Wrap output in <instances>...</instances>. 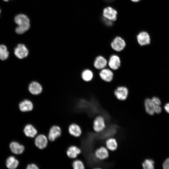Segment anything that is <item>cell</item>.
<instances>
[{
    "label": "cell",
    "instance_id": "obj_27",
    "mask_svg": "<svg viewBox=\"0 0 169 169\" xmlns=\"http://www.w3.org/2000/svg\"><path fill=\"white\" fill-rule=\"evenodd\" d=\"M151 99L155 105H160L161 101L157 97L152 96Z\"/></svg>",
    "mask_w": 169,
    "mask_h": 169
},
{
    "label": "cell",
    "instance_id": "obj_28",
    "mask_svg": "<svg viewBox=\"0 0 169 169\" xmlns=\"http://www.w3.org/2000/svg\"><path fill=\"white\" fill-rule=\"evenodd\" d=\"M27 169H39L38 165L34 163L28 164L26 167Z\"/></svg>",
    "mask_w": 169,
    "mask_h": 169
},
{
    "label": "cell",
    "instance_id": "obj_32",
    "mask_svg": "<svg viewBox=\"0 0 169 169\" xmlns=\"http://www.w3.org/2000/svg\"><path fill=\"white\" fill-rule=\"evenodd\" d=\"M164 108L166 111L169 113V103L166 104L164 106Z\"/></svg>",
    "mask_w": 169,
    "mask_h": 169
},
{
    "label": "cell",
    "instance_id": "obj_20",
    "mask_svg": "<svg viewBox=\"0 0 169 169\" xmlns=\"http://www.w3.org/2000/svg\"><path fill=\"white\" fill-rule=\"evenodd\" d=\"M10 148L11 151L16 154L22 153L25 150L23 146L15 141L12 142L10 144Z\"/></svg>",
    "mask_w": 169,
    "mask_h": 169
},
{
    "label": "cell",
    "instance_id": "obj_34",
    "mask_svg": "<svg viewBox=\"0 0 169 169\" xmlns=\"http://www.w3.org/2000/svg\"><path fill=\"white\" fill-rule=\"evenodd\" d=\"M3 0L7 2V1H8L9 0Z\"/></svg>",
    "mask_w": 169,
    "mask_h": 169
},
{
    "label": "cell",
    "instance_id": "obj_1",
    "mask_svg": "<svg viewBox=\"0 0 169 169\" xmlns=\"http://www.w3.org/2000/svg\"><path fill=\"white\" fill-rule=\"evenodd\" d=\"M14 21L18 25L15 29V32L17 34H23L28 31L30 27L29 19L25 14H20L17 15L14 18Z\"/></svg>",
    "mask_w": 169,
    "mask_h": 169
},
{
    "label": "cell",
    "instance_id": "obj_16",
    "mask_svg": "<svg viewBox=\"0 0 169 169\" xmlns=\"http://www.w3.org/2000/svg\"><path fill=\"white\" fill-rule=\"evenodd\" d=\"M23 132L27 137L34 138L38 134V131L36 127L33 124H27L23 129Z\"/></svg>",
    "mask_w": 169,
    "mask_h": 169
},
{
    "label": "cell",
    "instance_id": "obj_33",
    "mask_svg": "<svg viewBox=\"0 0 169 169\" xmlns=\"http://www.w3.org/2000/svg\"><path fill=\"white\" fill-rule=\"evenodd\" d=\"M132 1L134 2H137L139 1H140V0H131Z\"/></svg>",
    "mask_w": 169,
    "mask_h": 169
},
{
    "label": "cell",
    "instance_id": "obj_14",
    "mask_svg": "<svg viewBox=\"0 0 169 169\" xmlns=\"http://www.w3.org/2000/svg\"><path fill=\"white\" fill-rule=\"evenodd\" d=\"M94 155L97 159L100 160H103L108 157L109 153L108 149L106 147L101 146L95 150Z\"/></svg>",
    "mask_w": 169,
    "mask_h": 169
},
{
    "label": "cell",
    "instance_id": "obj_8",
    "mask_svg": "<svg viewBox=\"0 0 169 169\" xmlns=\"http://www.w3.org/2000/svg\"><path fill=\"white\" fill-rule=\"evenodd\" d=\"M82 152L81 148L75 145L69 146L67 149L66 154L70 159L74 160L77 158Z\"/></svg>",
    "mask_w": 169,
    "mask_h": 169
},
{
    "label": "cell",
    "instance_id": "obj_22",
    "mask_svg": "<svg viewBox=\"0 0 169 169\" xmlns=\"http://www.w3.org/2000/svg\"><path fill=\"white\" fill-rule=\"evenodd\" d=\"M18 161L13 156H10L8 157L6 161L7 167L10 169L16 168L18 166Z\"/></svg>",
    "mask_w": 169,
    "mask_h": 169
},
{
    "label": "cell",
    "instance_id": "obj_31",
    "mask_svg": "<svg viewBox=\"0 0 169 169\" xmlns=\"http://www.w3.org/2000/svg\"><path fill=\"white\" fill-rule=\"evenodd\" d=\"M162 110L161 108L160 105H155V112L157 114H159L161 113Z\"/></svg>",
    "mask_w": 169,
    "mask_h": 169
},
{
    "label": "cell",
    "instance_id": "obj_30",
    "mask_svg": "<svg viewBox=\"0 0 169 169\" xmlns=\"http://www.w3.org/2000/svg\"><path fill=\"white\" fill-rule=\"evenodd\" d=\"M103 20L104 23L108 26H110L112 24V21L104 17L103 19Z\"/></svg>",
    "mask_w": 169,
    "mask_h": 169
},
{
    "label": "cell",
    "instance_id": "obj_12",
    "mask_svg": "<svg viewBox=\"0 0 169 169\" xmlns=\"http://www.w3.org/2000/svg\"><path fill=\"white\" fill-rule=\"evenodd\" d=\"M28 90L29 93L33 95H38L42 92L43 87L38 82L33 81L31 82L28 86Z\"/></svg>",
    "mask_w": 169,
    "mask_h": 169
},
{
    "label": "cell",
    "instance_id": "obj_2",
    "mask_svg": "<svg viewBox=\"0 0 169 169\" xmlns=\"http://www.w3.org/2000/svg\"><path fill=\"white\" fill-rule=\"evenodd\" d=\"M106 127L105 120L101 115H98L94 119L93 122V129L96 133H100L103 131Z\"/></svg>",
    "mask_w": 169,
    "mask_h": 169
},
{
    "label": "cell",
    "instance_id": "obj_4",
    "mask_svg": "<svg viewBox=\"0 0 169 169\" xmlns=\"http://www.w3.org/2000/svg\"><path fill=\"white\" fill-rule=\"evenodd\" d=\"M112 48L115 51L120 52L124 49L126 46L124 39L120 36L115 37L110 43Z\"/></svg>",
    "mask_w": 169,
    "mask_h": 169
},
{
    "label": "cell",
    "instance_id": "obj_13",
    "mask_svg": "<svg viewBox=\"0 0 169 169\" xmlns=\"http://www.w3.org/2000/svg\"><path fill=\"white\" fill-rule=\"evenodd\" d=\"M99 75L104 81L110 82L113 78V73L112 69L109 67H106L100 70Z\"/></svg>",
    "mask_w": 169,
    "mask_h": 169
},
{
    "label": "cell",
    "instance_id": "obj_24",
    "mask_svg": "<svg viewBox=\"0 0 169 169\" xmlns=\"http://www.w3.org/2000/svg\"><path fill=\"white\" fill-rule=\"evenodd\" d=\"M72 166L73 169H84L85 168L84 161L78 158L73 160L72 163Z\"/></svg>",
    "mask_w": 169,
    "mask_h": 169
},
{
    "label": "cell",
    "instance_id": "obj_21",
    "mask_svg": "<svg viewBox=\"0 0 169 169\" xmlns=\"http://www.w3.org/2000/svg\"><path fill=\"white\" fill-rule=\"evenodd\" d=\"M105 146L108 150L114 151L116 150L118 147V143L115 138L111 137L106 140Z\"/></svg>",
    "mask_w": 169,
    "mask_h": 169
},
{
    "label": "cell",
    "instance_id": "obj_23",
    "mask_svg": "<svg viewBox=\"0 0 169 169\" xmlns=\"http://www.w3.org/2000/svg\"><path fill=\"white\" fill-rule=\"evenodd\" d=\"M83 80L86 82L90 81L93 77V73L92 71L89 69L83 70L81 74Z\"/></svg>",
    "mask_w": 169,
    "mask_h": 169
},
{
    "label": "cell",
    "instance_id": "obj_5",
    "mask_svg": "<svg viewBox=\"0 0 169 169\" xmlns=\"http://www.w3.org/2000/svg\"><path fill=\"white\" fill-rule=\"evenodd\" d=\"M62 133L61 128L59 125H53L50 128L47 135L49 141H55L61 136Z\"/></svg>",
    "mask_w": 169,
    "mask_h": 169
},
{
    "label": "cell",
    "instance_id": "obj_18",
    "mask_svg": "<svg viewBox=\"0 0 169 169\" xmlns=\"http://www.w3.org/2000/svg\"><path fill=\"white\" fill-rule=\"evenodd\" d=\"M20 110L23 112H28L32 111L34 108L32 101L29 99H26L20 102L19 105Z\"/></svg>",
    "mask_w": 169,
    "mask_h": 169
},
{
    "label": "cell",
    "instance_id": "obj_35",
    "mask_svg": "<svg viewBox=\"0 0 169 169\" xmlns=\"http://www.w3.org/2000/svg\"><path fill=\"white\" fill-rule=\"evenodd\" d=\"M0 12H1V11H0Z\"/></svg>",
    "mask_w": 169,
    "mask_h": 169
},
{
    "label": "cell",
    "instance_id": "obj_3",
    "mask_svg": "<svg viewBox=\"0 0 169 169\" xmlns=\"http://www.w3.org/2000/svg\"><path fill=\"white\" fill-rule=\"evenodd\" d=\"M34 141L35 146L40 149L45 148L49 141L47 136L42 133L38 134L34 137Z\"/></svg>",
    "mask_w": 169,
    "mask_h": 169
},
{
    "label": "cell",
    "instance_id": "obj_26",
    "mask_svg": "<svg viewBox=\"0 0 169 169\" xmlns=\"http://www.w3.org/2000/svg\"><path fill=\"white\" fill-rule=\"evenodd\" d=\"M154 161L151 159H146L142 163V166L145 169H152L154 168Z\"/></svg>",
    "mask_w": 169,
    "mask_h": 169
},
{
    "label": "cell",
    "instance_id": "obj_11",
    "mask_svg": "<svg viewBox=\"0 0 169 169\" xmlns=\"http://www.w3.org/2000/svg\"><path fill=\"white\" fill-rule=\"evenodd\" d=\"M68 131L71 136L76 138L80 137L82 134L81 127L75 123H72L69 125Z\"/></svg>",
    "mask_w": 169,
    "mask_h": 169
},
{
    "label": "cell",
    "instance_id": "obj_6",
    "mask_svg": "<svg viewBox=\"0 0 169 169\" xmlns=\"http://www.w3.org/2000/svg\"><path fill=\"white\" fill-rule=\"evenodd\" d=\"M29 51L27 47L23 44H19L15 48L14 53L15 55L19 59H23L27 57Z\"/></svg>",
    "mask_w": 169,
    "mask_h": 169
},
{
    "label": "cell",
    "instance_id": "obj_19",
    "mask_svg": "<svg viewBox=\"0 0 169 169\" xmlns=\"http://www.w3.org/2000/svg\"><path fill=\"white\" fill-rule=\"evenodd\" d=\"M144 106L146 112L151 115H153L155 113V105L151 99L147 98L145 100Z\"/></svg>",
    "mask_w": 169,
    "mask_h": 169
},
{
    "label": "cell",
    "instance_id": "obj_9",
    "mask_svg": "<svg viewBox=\"0 0 169 169\" xmlns=\"http://www.w3.org/2000/svg\"><path fill=\"white\" fill-rule=\"evenodd\" d=\"M137 42L141 46L149 45L151 43V38L148 33L145 31L139 33L136 36Z\"/></svg>",
    "mask_w": 169,
    "mask_h": 169
},
{
    "label": "cell",
    "instance_id": "obj_15",
    "mask_svg": "<svg viewBox=\"0 0 169 169\" xmlns=\"http://www.w3.org/2000/svg\"><path fill=\"white\" fill-rule=\"evenodd\" d=\"M108 61L104 56L100 55L95 59L93 65L96 69L100 70L107 67Z\"/></svg>",
    "mask_w": 169,
    "mask_h": 169
},
{
    "label": "cell",
    "instance_id": "obj_10",
    "mask_svg": "<svg viewBox=\"0 0 169 169\" xmlns=\"http://www.w3.org/2000/svg\"><path fill=\"white\" fill-rule=\"evenodd\" d=\"M121 60L119 56L115 54L111 55L108 61L107 67L112 70H116L120 66Z\"/></svg>",
    "mask_w": 169,
    "mask_h": 169
},
{
    "label": "cell",
    "instance_id": "obj_29",
    "mask_svg": "<svg viewBox=\"0 0 169 169\" xmlns=\"http://www.w3.org/2000/svg\"><path fill=\"white\" fill-rule=\"evenodd\" d=\"M163 166L164 169H169V158L164 161L163 163Z\"/></svg>",
    "mask_w": 169,
    "mask_h": 169
},
{
    "label": "cell",
    "instance_id": "obj_7",
    "mask_svg": "<svg viewBox=\"0 0 169 169\" xmlns=\"http://www.w3.org/2000/svg\"><path fill=\"white\" fill-rule=\"evenodd\" d=\"M114 93L115 97L118 100L124 101L127 98L129 91L126 87L120 86L116 88Z\"/></svg>",
    "mask_w": 169,
    "mask_h": 169
},
{
    "label": "cell",
    "instance_id": "obj_17",
    "mask_svg": "<svg viewBox=\"0 0 169 169\" xmlns=\"http://www.w3.org/2000/svg\"><path fill=\"white\" fill-rule=\"evenodd\" d=\"M117 14L116 11L110 7L105 8L103 10V17L111 21H114L116 20Z\"/></svg>",
    "mask_w": 169,
    "mask_h": 169
},
{
    "label": "cell",
    "instance_id": "obj_25",
    "mask_svg": "<svg viewBox=\"0 0 169 169\" xmlns=\"http://www.w3.org/2000/svg\"><path fill=\"white\" fill-rule=\"evenodd\" d=\"M9 56V52L6 46L0 45V59L2 60L7 59Z\"/></svg>",
    "mask_w": 169,
    "mask_h": 169
}]
</instances>
